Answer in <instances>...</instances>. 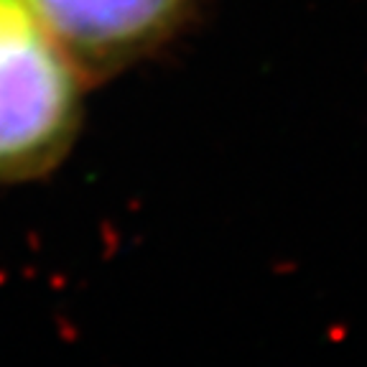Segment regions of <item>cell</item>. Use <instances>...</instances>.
Segmentation results:
<instances>
[{
    "label": "cell",
    "instance_id": "obj_1",
    "mask_svg": "<svg viewBox=\"0 0 367 367\" xmlns=\"http://www.w3.org/2000/svg\"><path fill=\"white\" fill-rule=\"evenodd\" d=\"M84 77L31 0H0V184L61 163L82 126Z\"/></svg>",
    "mask_w": 367,
    "mask_h": 367
},
{
    "label": "cell",
    "instance_id": "obj_2",
    "mask_svg": "<svg viewBox=\"0 0 367 367\" xmlns=\"http://www.w3.org/2000/svg\"><path fill=\"white\" fill-rule=\"evenodd\" d=\"M87 77L115 75L179 34L199 0H31Z\"/></svg>",
    "mask_w": 367,
    "mask_h": 367
}]
</instances>
